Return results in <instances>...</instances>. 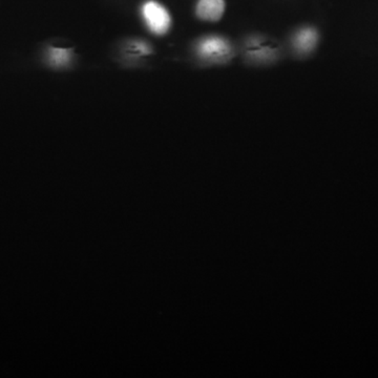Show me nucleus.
<instances>
[{
	"label": "nucleus",
	"instance_id": "f03ea898",
	"mask_svg": "<svg viewBox=\"0 0 378 378\" xmlns=\"http://www.w3.org/2000/svg\"><path fill=\"white\" fill-rule=\"evenodd\" d=\"M200 55L208 59H217L227 55L229 52L228 45L224 39L219 37H210L203 39L198 47Z\"/></svg>",
	"mask_w": 378,
	"mask_h": 378
},
{
	"label": "nucleus",
	"instance_id": "20e7f679",
	"mask_svg": "<svg viewBox=\"0 0 378 378\" xmlns=\"http://www.w3.org/2000/svg\"><path fill=\"white\" fill-rule=\"evenodd\" d=\"M317 39V33L312 29L302 30L296 35V47L300 51H309L314 47Z\"/></svg>",
	"mask_w": 378,
	"mask_h": 378
},
{
	"label": "nucleus",
	"instance_id": "39448f33",
	"mask_svg": "<svg viewBox=\"0 0 378 378\" xmlns=\"http://www.w3.org/2000/svg\"><path fill=\"white\" fill-rule=\"evenodd\" d=\"M68 56H70V51H66V50H53L52 51V60L56 64H66L68 60Z\"/></svg>",
	"mask_w": 378,
	"mask_h": 378
},
{
	"label": "nucleus",
	"instance_id": "f257e3e1",
	"mask_svg": "<svg viewBox=\"0 0 378 378\" xmlns=\"http://www.w3.org/2000/svg\"><path fill=\"white\" fill-rule=\"evenodd\" d=\"M142 15L148 29L157 35H164L170 28L171 20L167 10L156 1H147L142 7Z\"/></svg>",
	"mask_w": 378,
	"mask_h": 378
},
{
	"label": "nucleus",
	"instance_id": "7ed1b4c3",
	"mask_svg": "<svg viewBox=\"0 0 378 378\" xmlns=\"http://www.w3.org/2000/svg\"><path fill=\"white\" fill-rule=\"evenodd\" d=\"M225 11L224 0H199L197 15L206 22H218Z\"/></svg>",
	"mask_w": 378,
	"mask_h": 378
}]
</instances>
